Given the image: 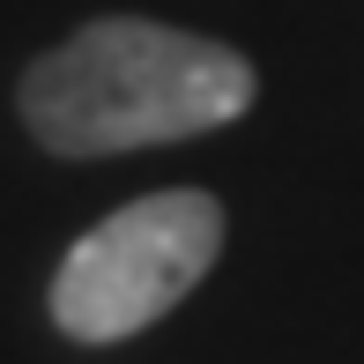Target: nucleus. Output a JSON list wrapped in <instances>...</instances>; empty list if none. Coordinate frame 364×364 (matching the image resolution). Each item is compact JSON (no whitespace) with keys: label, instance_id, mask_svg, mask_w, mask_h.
<instances>
[{"label":"nucleus","instance_id":"nucleus-1","mask_svg":"<svg viewBox=\"0 0 364 364\" xmlns=\"http://www.w3.org/2000/svg\"><path fill=\"white\" fill-rule=\"evenodd\" d=\"M253 90V60L216 38L149 15H97L23 75V119L53 156H119L230 127Z\"/></svg>","mask_w":364,"mask_h":364},{"label":"nucleus","instance_id":"nucleus-2","mask_svg":"<svg viewBox=\"0 0 364 364\" xmlns=\"http://www.w3.org/2000/svg\"><path fill=\"white\" fill-rule=\"evenodd\" d=\"M223 253V201L201 186L141 193L82 230L53 275V327L68 342H127L156 327Z\"/></svg>","mask_w":364,"mask_h":364}]
</instances>
